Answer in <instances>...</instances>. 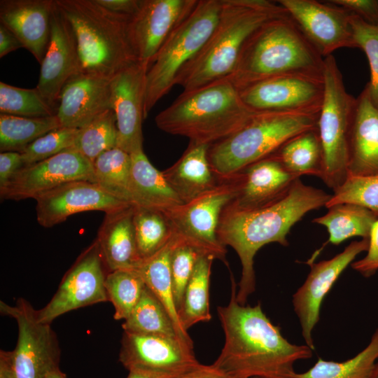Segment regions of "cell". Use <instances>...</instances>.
<instances>
[{"label":"cell","mask_w":378,"mask_h":378,"mask_svg":"<svg viewBox=\"0 0 378 378\" xmlns=\"http://www.w3.org/2000/svg\"><path fill=\"white\" fill-rule=\"evenodd\" d=\"M378 175V108L368 86L356 98L349 134L348 176Z\"/></svg>","instance_id":"25"},{"label":"cell","mask_w":378,"mask_h":378,"mask_svg":"<svg viewBox=\"0 0 378 378\" xmlns=\"http://www.w3.org/2000/svg\"><path fill=\"white\" fill-rule=\"evenodd\" d=\"M111 14L127 22L137 12L141 0H94Z\"/></svg>","instance_id":"47"},{"label":"cell","mask_w":378,"mask_h":378,"mask_svg":"<svg viewBox=\"0 0 378 378\" xmlns=\"http://www.w3.org/2000/svg\"><path fill=\"white\" fill-rule=\"evenodd\" d=\"M34 200L37 221L44 227L59 224L74 214L89 211L106 214L133 205L109 194L97 183L88 181L62 184Z\"/></svg>","instance_id":"21"},{"label":"cell","mask_w":378,"mask_h":378,"mask_svg":"<svg viewBox=\"0 0 378 378\" xmlns=\"http://www.w3.org/2000/svg\"><path fill=\"white\" fill-rule=\"evenodd\" d=\"M231 282L229 304L217 309L225 343L213 365L235 378H297L295 363L312 358L314 351L288 342L260 302L240 304L232 276Z\"/></svg>","instance_id":"1"},{"label":"cell","mask_w":378,"mask_h":378,"mask_svg":"<svg viewBox=\"0 0 378 378\" xmlns=\"http://www.w3.org/2000/svg\"><path fill=\"white\" fill-rule=\"evenodd\" d=\"M287 11L270 0H222L218 22L200 50L180 71L175 85L194 90L227 77L250 36Z\"/></svg>","instance_id":"4"},{"label":"cell","mask_w":378,"mask_h":378,"mask_svg":"<svg viewBox=\"0 0 378 378\" xmlns=\"http://www.w3.org/2000/svg\"><path fill=\"white\" fill-rule=\"evenodd\" d=\"M23 167L20 153L15 151L0 153V187L4 186Z\"/></svg>","instance_id":"48"},{"label":"cell","mask_w":378,"mask_h":378,"mask_svg":"<svg viewBox=\"0 0 378 378\" xmlns=\"http://www.w3.org/2000/svg\"><path fill=\"white\" fill-rule=\"evenodd\" d=\"M272 155L293 175L322 176L323 154L317 128L294 136Z\"/></svg>","instance_id":"31"},{"label":"cell","mask_w":378,"mask_h":378,"mask_svg":"<svg viewBox=\"0 0 378 378\" xmlns=\"http://www.w3.org/2000/svg\"><path fill=\"white\" fill-rule=\"evenodd\" d=\"M323 57L342 48H357L351 13L330 1L279 0Z\"/></svg>","instance_id":"15"},{"label":"cell","mask_w":378,"mask_h":378,"mask_svg":"<svg viewBox=\"0 0 378 378\" xmlns=\"http://www.w3.org/2000/svg\"><path fill=\"white\" fill-rule=\"evenodd\" d=\"M61 127L57 115L27 118L1 113L0 150L21 153L38 138Z\"/></svg>","instance_id":"35"},{"label":"cell","mask_w":378,"mask_h":378,"mask_svg":"<svg viewBox=\"0 0 378 378\" xmlns=\"http://www.w3.org/2000/svg\"><path fill=\"white\" fill-rule=\"evenodd\" d=\"M367 378H378V359L374 363Z\"/></svg>","instance_id":"53"},{"label":"cell","mask_w":378,"mask_h":378,"mask_svg":"<svg viewBox=\"0 0 378 378\" xmlns=\"http://www.w3.org/2000/svg\"><path fill=\"white\" fill-rule=\"evenodd\" d=\"M241 185L225 209L251 211L269 206L284 197L300 178L288 172L271 154L241 171Z\"/></svg>","instance_id":"23"},{"label":"cell","mask_w":378,"mask_h":378,"mask_svg":"<svg viewBox=\"0 0 378 378\" xmlns=\"http://www.w3.org/2000/svg\"><path fill=\"white\" fill-rule=\"evenodd\" d=\"M175 237V243L170 255V270L173 297L178 313L186 284L197 259L203 254L183 241L176 234Z\"/></svg>","instance_id":"44"},{"label":"cell","mask_w":378,"mask_h":378,"mask_svg":"<svg viewBox=\"0 0 378 378\" xmlns=\"http://www.w3.org/2000/svg\"><path fill=\"white\" fill-rule=\"evenodd\" d=\"M1 313L15 318L18 327L16 346L0 351V378H43L59 368V342L50 324L40 323L36 309L24 298L15 306L0 302Z\"/></svg>","instance_id":"10"},{"label":"cell","mask_w":378,"mask_h":378,"mask_svg":"<svg viewBox=\"0 0 378 378\" xmlns=\"http://www.w3.org/2000/svg\"><path fill=\"white\" fill-rule=\"evenodd\" d=\"M227 78L183 92L155 118L166 133L211 145L234 134L255 113Z\"/></svg>","instance_id":"5"},{"label":"cell","mask_w":378,"mask_h":378,"mask_svg":"<svg viewBox=\"0 0 378 378\" xmlns=\"http://www.w3.org/2000/svg\"><path fill=\"white\" fill-rule=\"evenodd\" d=\"M323 71L324 57L287 13L266 22L250 36L225 78L240 91L284 75L323 79Z\"/></svg>","instance_id":"3"},{"label":"cell","mask_w":378,"mask_h":378,"mask_svg":"<svg viewBox=\"0 0 378 378\" xmlns=\"http://www.w3.org/2000/svg\"><path fill=\"white\" fill-rule=\"evenodd\" d=\"M108 274L96 240L78 257L66 272L49 302L36 310L38 322L50 324L74 309L108 301L104 283Z\"/></svg>","instance_id":"13"},{"label":"cell","mask_w":378,"mask_h":378,"mask_svg":"<svg viewBox=\"0 0 378 378\" xmlns=\"http://www.w3.org/2000/svg\"><path fill=\"white\" fill-rule=\"evenodd\" d=\"M74 181L96 183L92 162L71 148L22 167L0 187V195L2 200L34 199L45 192Z\"/></svg>","instance_id":"14"},{"label":"cell","mask_w":378,"mask_h":378,"mask_svg":"<svg viewBox=\"0 0 378 378\" xmlns=\"http://www.w3.org/2000/svg\"><path fill=\"white\" fill-rule=\"evenodd\" d=\"M0 112L16 116L41 118L57 115L36 88L27 89L0 82Z\"/></svg>","instance_id":"40"},{"label":"cell","mask_w":378,"mask_h":378,"mask_svg":"<svg viewBox=\"0 0 378 378\" xmlns=\"http://www.w3.org/2000/svg\"><path fill=\"white\" fill-rule=\"evenodd\" d=\"M74 29L81 72L112 78L138 60L131 46L128 22L94 0H55Z\"/></svg>","instance_id":"7"},{"label":"cell","mask_w":378,"mask_h":378,"mask_svg":"<svg viewBox=\"0 0 378 378\" xmlns=\"http://www.w3.org/2000/svg\"><path fill=\"white\" fill-rule=\"evenodd\" d=\"M318 113L256 112L240 130L209 145L208 157L215 175L219 180L229 178L270 155L294 136L316 129Z\"/></svg>","instance_id":"6"},{"label":"cell","mask_w":378,"mask_h":378,"mask_svg":"<svg viewBox=\"0 0 378 378\" xmlns=\"http://www.w3.org/2000/svg\"><path fill=\"white\" fill-rule=\"evenodd\" d=\"M127 378H161L159 377L138 372H129Z\"/></svg>","instance_id":"52"},{"label":"cell","mask_w":378,"mask_h":378,"mask_svg":"<svg viewBox=\"0 0 378 378\" xmlns=\"http://www.w3.org/2000/svg\"><path fill=\"white\" fill-rule=\"evenodd\" d=\"M175 378H235L219 370L213 364L205 365L200 364L192 370Z\"/></svg>","instance_id":"49"},{"label":"cell","mask_w":378,"mask_h":378,"mask_svg":"<svg viewBox=\"0 0 378 378\" xmlns=\"http://www.w3.org/2000/svg\"><path fill=\"white\" fill-rule=\"evenodd\" d=\"M176 240L173 233L169 240L157 253L143 260L134 268L146 286L155 294L171 316L181 337L193 344L188 332L181 327L174 303L170 270V255Z\"/></svg>","instance_id":"29"},{"label":"cell","mask_w":378,"mask_h":378,"mask_svg":"<svg viewBox=\"0 0 378 378\" xmlns=\"http://www.w3.org/2000/svg\"><path fill=\"white\" fill-rule=\"evenodd\" d=\"M214 260L211 256L201 255L185 288L178 317L186 332L193 325L211 318L209 289Z\"/></svg>","instance_id":"32"},{"label":"cell","mask_w":378,"mask_h":378,"mask_svg":"<svg viewBox=\"0 0 378 378\" xmlns=\"http://www.w3.org/2000/svg\"><path fill=\"white\" fill-rule=\"evenodd\" d=\"M134 205L165 213L183 204L166 180L162 172L149 161L143 149L130 154Z\"/></svg>","instance_id":"28"},{"label":"cell","mask_w":378,"mask_h":378,"mask_svg":"<svg viewBox=\"0 0 378 378\" xmlns=\"http://www.w3.org/2000/svg\"><path fill=\"white\" fill-rule=\"evenodd\" d=\"M369 247V238L351 242L344 251L329 260L307 262L310 272L303 284L293 295L292 303L306 345L315 350L312 332L320 319L321 304L344 270L355 258Z\"/></svg>","instance_id":"16"},{"label":"cell","mask_w":378,"mask_h":378,"mask_svg":"<svg viewBox=\"0 0 378 378\" xmlns=\"http://www.w3.org/2000/svg\"><path fill=\"white\" fill-rule=\"evenodd\" d=\"M324 94L317 121L323 154L321 179L332 190L348 177L349 141L356 98L349 94L333 55L324 58Z\"/></svg>","instance_id":"9"},{"label":"cell","mask_w":378,"mask_h":378,"mask_svg":"<svg viewBox=\"0 0 378 378\" xmlns=\"http://www.w3.org/2000/svg\"><path fill=\"white\" fill-rule=\"evenodd\" d=\"M351 267L365 277L374 275L378 270V220L369 237V247L365 256L351 264Z\"/></svg>","instance_id":"45"},{"label":"cell","mask_w":378,"mask_h":378,"mask_svg":"<svg viewBox=\"0 0 378 378\" xmlns=\"http://www.w3.org/2000/svg\"><path fill=\"white\" fill-rule=\"evenodd\" d=\"M111 79L85 72L71 77L59 97L57 115L61 126L80 129L112 109Z\"/></svg>","instance_id":"22"},{"label":"cell","mask_w":378,"mask_h":378,"mask_svg":"<svg viewBox=\"0 0 378 378\" xmlns=\"http://www.w3.org/2000/svg\"><path fill=\"white\" fill-rule=\"evenodd\" d=\"M122 328L131 333L163 335L183 340L164 305L147 286Z\"/></svg>","instance_id":"34"},{"label":"cell","mask_w":378,"mask_h":378,"mask_svg":"<svg viewBox=\"0 0 378 378\" xmlns=\"http://www.w3.org/2000/svg\"><path fill=\"white\" fill-rule=\"evenodd\" d=\"M350 22L357 48L365 53L369 62L370 80L366 85L373 104L378 108V25L368 24L351 13Z\"/></svg>","instance_id":"43"},{"label":"cell","mask_w":378,"mask_h":378,"mask_svg":"<svg viewBox=\"0 0 378 378\" xmlns=\"http://www.w3.org/2000/svg\"><path fill=\"white\" fill-rule=\"evenodd\" d=\"M147 61L136 60L111 79V104L118 129L117 147L131 154L143 149Z\"/></svg>","instance_id":"18"},{"label":"cell","mask_w":378,"mask_h":378,"mask_svg":"<svg viewBox=\"0 0 378 378\" xmlns=\"http://www.w3.org/2000/svg\"><path fill=\"white\" fill-rule=\"evenodd\" d=\"M222 0H198L191 13L174 29L150 62L146 74L145 118L175 85L182 68L200 50L220 15Z\"/></svg>","instance_id":"8"},{"label":"cell","mask_w":378,"mask_h":378,"mask_svg":"<svg viewBox=\"0 0 378 378\" xmlns=\"http://www.w3.org/2000/svg\"><path fill=\"white\" fill-rule=\"evenodd\" d=\"M50 25V41L41 64L36 88L57 113L64 85L71 77L81 72V67L74 29L55 0Z\"/></svg>","instance_id":"20"},{"label":"cell","mask_w":378,"mask_h":378,"mask_svg":"<svg viewBox=\"0 0 378 378\" xmlns=\"http://www.w3.org/2000/svg\"><path fill=\"white\" fill-rule=\"evenodd\" d=\"M92 165L96 183L109 194L134 205L130 154L115 147L102 153Z\"/></svg>","instance_id":"33"},{"label":"cell","mask_w":378,"mask_h":378,"mask_svg":"<svg viewBox=\"0 0 378 378\" xmlns=\"http://www.w3.org/2000/svg\"><path fill=\"white\" fill-rule=\"evenodd\" d=\"M342 203L360 205L378 215V175L348 176L344 183L333 190L326 207Z\"/></svg>","instance_id":"41"},{"label":"cell","mask_w":378,"mask_h":378,"mask_svg":"<svg viewBox=\"0 0 378 378\" xmlns=\"http://www.w3.org/2000/svg\"><path fill=\"white\" fill-rule=\"evenodd\" d=\"M43 378H66V376L58 368L49 372Z\"/></svg>","instance_id":"51"},{"label":"cell","mask_w":378,"mask_h":378,"mask_svg":"<svg viewBox=\"0 0 378 378\" xmlns=\"http://www.w3.org/2000/svg\"><path fill=\"white\" fill-rule=\"evenodd\" d=\"M198 0H141L127 25L139 60L150 62L174 29L191 13Z\"/></svg>","instance_id":"19"},{"label":"cell","mask_w":378,"mask_h":378,"mask_svg":"<svg viewBox=\"0 0 378 378\" xmlns=\"http://www.w3.org/2000/svg\"><path fill=\"white\" fill-rule=\"evenodd\" d=\"M330 1L347 10L368 24L378 25V0H332Z\"/></svg>","instance_id":"46"},{"label":"cell","mask_w":378,"mask_h":378,"mask_svg":"<svg viewBox=\"0 0 378 378\" xmlns=\"http://www.w3.org/2000/svg\"><path fill=\"white\" fill-rule=\"evenodd\" d=\"M21 48H24L20 40L8 28L0 24V57Z\"/></svg>","instance_id":"50"},{"label":"cell","mask_w":378,"mask_h":378,"mask_svg":"<svg viewBox=\"0 0 378 378\" xmlns=\"http://www.w3.org/2000/svg\"><path fill=\"white\" fill-rule=\"evenodd\" d=\"M331 197L323 190L304 184L299 178L284 197L269 206L251 211L224 209L217 236L240 259L241 276L236 296L240 304L245 305L255 290L253 262L258 250L272 242L288 246L286 237L291 227L308 212L326 206Z\"/></svg>","instance_id":"2"},{"label":"cell","mask_w":378,"mask_h":378,"mask_svg":"<svg viewBox=\"0 0 378 378\" xmlns=\"http://www.w3.org/2000/svg\"><path fill=\"white\" fill-rule=\"evenodd\" d=\"M118 129L113 109L97 116L79 129L74 149L92 162L102 153L117 147Z\"/></svg>","instance_id":"38"},{"label":"cell","mask_w":378,"mask_h":378,"mask_svg":"<svg viewBox=\"0 0 378 378\" xmlns=\"http://www.w3.org/2000/svg\"><path fill=\"white\" fill-rule=\"evenodd\" d=\"M115 320L127 319L139 302L146 286L134 269L117 270L106 274L104 283Z\"/></svg>","instance_id":"39"},{"label":"cell","mask_w":378,"mask_h":378,"mask_svg":"<svg viewBox=\"0 0 378 378\" xmlns=\"http://www.w3.org/2000/svg\"><path fill=\"white\" fill-rule=\"evenodd\" d=\"M55 0H1L0 21L20 40L39 64L50 37Z\"/></svg>","instance_id":"24"},{"label":"cell","mask_w":378,"mask_h":378,"mask_svg":"<svg viewBox=\"0 0 378 378\" xmlns=\"http://www.w3.org/2000/svg\"><path fill=\"white\" fill-rule=\"evenodd\" d=\"M78 131L79 129L61 127L38 138L20 153L23 167L73 148Z\"/></svg>","instance_id":"42"},{"label":"cell","mask_w":378,"mask_h":378,"mask_svg":"<svg viewBox=\"0 0 378 378\" xmlns=\"http://www.w3.org/2000/svg\"><path fill=\"white\" fill-rule=\"evenodd\" d=\"M241 172L224 179L193 200L164 213L172 231L200 253L227 264L226 248L217 230L223 211L236 197L241 185Z\"/></svg>","instance_id":"11"},{"label":"cell","mask_w":378,"mask_h":378,"mask_svg":"<svg viewBox=\"0 0 378 378\" xmlns=\"http://www.w3.org/2000/svg\"><path fill=\"white\" fill-rule=\"evenodd\" d=\"M209 147L207 144L190 142L181 157L162 171L183 204L212 189L219 181L209 163Z\"/></svg>","instance_id":"27"},{"label":"cell","mask_w":378,"mask_h":378,"mask_svg":"<svg viewBox=\"0 0 378 378\" xmlns=\"http://www.w3.org/2000/svg\"><path fill=\"white\" fill-rule=\"evenodd\" d=\"M134 205L106 213L98 230V244L107 272L136 268L139 257L133 223Z\"/></svg>","instance_id":"26"},{"label":"cell","mask_w":378,"mask_h":378,"mask_svg":"<svg viewBox=\"0 0 378 378\" xmlns=\"http://www.w3.org/2000/svg\"><path fill=\"white\" fill-rule=\"evenodd\" d=\"M119 360L129 372L161 378H175L200 363L193 345L178 337L156 335L122 334Z\"/></svg>","instance_id":"12"},{"label":"cell","mask_w":378,"mask_h":378,"mask_svg":"<svg viewBox=\"0 0 378 378\" xmlns=\"http://www.w3.org/2000/svg\"><path fill=\"white\" fill-rule=\"evenodd\" d=\"M378 359V328L369 344L355 356L342 362L318 358L304 372L297 373V378H367Z\"/></svg>","instance_id":"36"},{"label":"cell","mask_w":378,"mask_h":378,"mask_svg":"<svg viewBox=\"0 0 378 378\" xmlns=\"http://www.w3.org/2000/svg\"><path fill=\"white\" fill-rule=\"evenodd\" d=\"M133 223L141 260L157 253L173 234L164 213L150 208L134 205Z\"/></svg>","instance_id":"37"},{"label":"cell","mask_w":378,"mask_h":378,"mask_svg":"<svg viewBox=\"0 0 378 378\" xmlns=\"http://www.w3.org/2000/svg\"><path fill=\"white\" fill-rule=\"evenodd\" d=\"M328 212L312 220V222L326 227L328 242L338 245L354 237L369 238L378 215L370 209L352 203L333 205Z\"/></svg>","instance_id":"30"},{"label":"cell","mask_w":378,"mask_h":378,"mask_svg":"<svg viewBox=\"0 0 378 378\" xmlns=\"http://www.w3.org/2000/svg\"><path fill=\"white\" fill-rule=\"evenodd\" d=\"M252 111L318 113L324 94L323 79L301 75L270 78L239 91Z\"/></svg>","instance_id":"17"}]
</instances>
